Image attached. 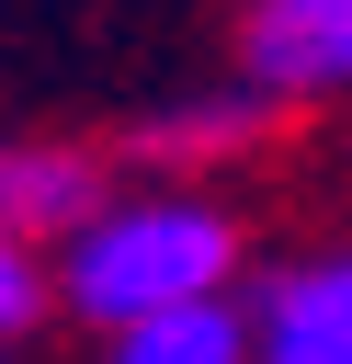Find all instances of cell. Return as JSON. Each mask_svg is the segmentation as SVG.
<instances>
[{
    "instance_id": "8992f818",
    "label": "cell",
    "mask_w": 352,
    "mask_h": 364,
    "mask_svg": "<svg viewBox=\"0 0 352 364\" xmlns=\"http://www.w3.org/2000/svg\"><path fill=\"white\" fill-rule=\"evenodd\" d=\"M102 364H250V307H182V318H136L102 341Z\"/></svg>"
},
{
    "instance_id": "52a82bcc",
    "label": "cell",
    "mask_w": 352,
    "mask_h": 364,
    "mask_svg": "<svg viewBox=\"0 0 352 364\" xmlns=\"http://www.w3.org/2000/svg\"><path fill=\"white\" fill-rule=\"evenodd\" d=\"M45 307H57V250H34V239L0 228V341H23Z\"/></svg>"
},
{
    "instance_id": "ba28073f",
    "label": "cell",
    "mask_w": 352,
    "mask_h": 364,
    "mask_svg": "<svg viewBox=\"0 0 352 364\" xmlns=\"http://www.w3.org/2000/svg\"><path fill=\"white\" fill-rule=\"evenodd\" d=\"M0 364H11V341H0Z\"/></svg>"
},
{
    "instance_id": "7a4b0ae2",
    "label": "cell",
    "mask_w": 352,
    "mask_h": 364,
    "mask_svg": "<svg viewBox=\"0 0 352 364\" xmlns=\"http://www.w3.org/2000/svg\"><path fill=\"white\" fill-rule=\"evenodd\" d=\"M238 80L284 114L352 91V0H238Z\"/></svg>"
},
{
    "instance_id": "277c9868",
    "label": "cell",
    "mask_w": 352,
    "mask_h": 364,
    "mask_svg": "<svg viewBox=\"0 0 352 364\" xmlns=\"http://www.w3.org/2000/svg\"><path fill=\"white\" fill-rule=\"evenodd\" d=\"M250 364H352V239L261 273V296H250Z\"/></svg>"
},
{
    "instance_id": "5b68a950",
    "label": "cell",
    "mask_w": 352,
    "mask_h": 364,
    "mask_svg": "<svg viewBox=\"0 0 352 364\" xmlns=\"http://www.w3.org/2000/svg\"><path fill=\"white\" fill-rule=\"evenodd\" d=\"M102 205H114V171L91 148H68V136H0V228L11 239H34V250L57 239L68 250Z\"/></svg>"
},
{
    "instance_id": "3957f363",
    "label": "cell",
    "mask_w": 352,
    "mask_h": 364,
    "mask_svg": "<svg viewBox=\"0 0 352 364\" xmlns=\"http://www.w3.org/2000/svg\"><path fill=\"white\" fill-rule=\"evenodd\" d=\"M273 114H284V102H261L250 80H238V91H193V102L136 114V125H125V159H136V182H193V193H204V171L250 159V148L273 136Z\"/></svg>"
},
{
    "instance_id": "6da1fadb",
    "label": "cell",
    "mask_w": 352,
    "mask_h": 364,
    "mask_svg": "<svg viewBox=\"0 0 352 364\" xmlns=\"http://www.w3.org/2000/svg\"><path fill=\"white\" fill-rule=\"evenodd\" d=\"M238 216L193 182H125L68 250H57V307L79 330H136V318H182V307H227L238 296Z\"/></svg>"
}]
</instances>
